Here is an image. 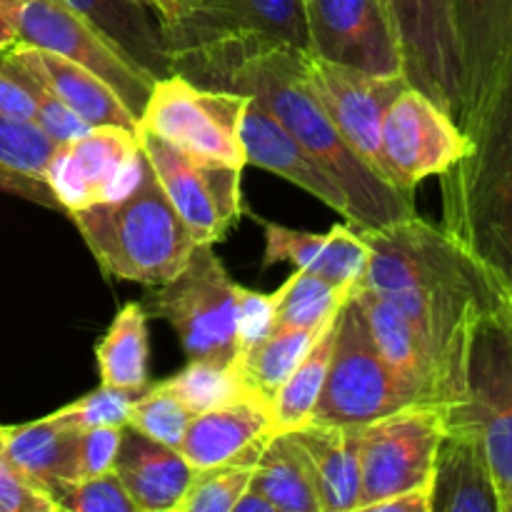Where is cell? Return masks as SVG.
Masks as SVG:
<instances>
[{
  "label": "cell",
  "instance_id": "1",
  "mask_svg": "<svg viewBox=\"0 0 512 512\" xmlns=\"http://www.w3.org/2000/svg\"><path fill=\"white\" fill-rule=\"evenodd\" d=\"M358 233L370 258L355 288L393 300L448 365V373L463 358L475 320L512 310L505 280L443 225L413 213Z\"/></svg>",
  "mask_w": 512,
  "mask_h": 512
},
{
  "label": "cell",
  "instance_id": "2",
  "mask_svg": "<svg viewBox=\"0 0 512 512\" xmlns=\"http://www.w3.org/2000/svg\"><path fill=\"white\" fill-rule=\"evenodd\" d=\"M303 53L298 48H273L248 55L220 78V88L253 95L338 180L348 195L353 228H383L413 215V195L375 173L335 128L305 80Z\"/></svg>",
  "mask_w": 512,
  "mask_h": 512
},
{
  "label": "cell",
  "instance_id": "3",
  "mask_svg": "<svg viewBox=\"0 0 512 512\" xmlns=\"http://www.w3.org/2000/svg\"><path fill=\"white\" fill-rule=\"evenodd\" d=\"M465 133L473 140L470 153L438 175L443 228L512 293V53Z\"/></svg>",
  "mask_w": 512,
  "mask_h": 512
},
{
  "label": "cell",
  "instance_id": "4",
  "mask_svg": "<svg viewBox=\"0 0 512 512\" xmlns=\"http://www.w3.org/2000/svg\"><path fill=\"white\" fill-rule=\"evenodd\" d=\"M155 20L173 73L188 68L208 83L248 55L310 50L305 0H165Z\"/></svg>",
  "mask_w": 512,
  "mask_h": 512
},
{
  "label": "cell",
  "instance_id": "5",
  "mask_svg": "<svg viewBox=\"0 0 512 512\" xmlns=\"http://www.w3.org/2000/svg\"><path fill=\"white\" fill-rule=\"evenodd\" d=\"M105 278L155 288L173 280L198 243L145 160L138 185L123 198L68 213Z\"/></svg>",
  "mask_w": 512,
  "mask_h": 512
},
{
  "label": "cell",
  "instance_id": "6",
  "mask_svg": "<svg viewBox=\"0 0 512 512\" xmlns=\"http://www.w3.org/2000/svg\"><path fill=\"white\" fill-rule=\"evenodd\" d=\"M445 430L480 440L498 490L512 512V310L475 320L463 360L460 398L445 405Z\"/></svg>",
  "mask_w": 512,
  "mask_h": 512
},
{
  "label": "cell",
  "instance_id": "7",
  "mask_svg": "<svg viewBox=\"0 0 512 512\" xmlns=\"http://www.w3.org/2000/svg\"><path fill=\"white\" fill-rule=\"evenodd\" d=\"M148 315L170 323L188 360L238 365V283L215 245H195L185 268L148 293Z\"/></svg>",
  "mask_w": 512,
  "mask_h": 512
},
{
  "label": "cell",
  "instance_id": "8",
  "mask_svg": "<svg viewBox=\"0 0 512 512\" xmlns=\"http://www.w3.org/2000/svg\"><path fill=\"white\" fill-rule=\"evenodd\" d=\"M250 95L200 85L183 73L155 80L138 128L205 163L245 168L240 118Z\"/></svg>",
  "mask_w": 512,
  "mask_h": 512
},
{
  "label": "cell",
  "instance_id": "9",
  "mask_svg": "<svg viewBox=\"0 0 512 512\" xmlns=\"http://www.w3.org/2000/svg\"><path fill=\"white\" fill-rule=\"evenodd\" d=\"M410 403H428L380 355L358 300L350 295L338 313L335 350L323 393L315 403V423L365 425Z\"/></svg>",
  "mask_w": 512,
  "mask_h": 512
},
{
  "label": "cell",
  "instance_id": "10",
  "mask_svg": "<svg viewBox=\"0 0 512 512\" xmlns=\"http://www.w3.org/2000/svg\"><path fill=\"white\" fill-rule=\"evenodd\" d=\"M445 438L443 405L410 403L360 425V500L355 512L433 483L435 455Z\"/></svg>",
  "mask_w": 512,
  "mask_h": 512
},
{
  "label": "cell",
  "instance_id": "11",
  "mask_svg": "<svg viewBox=\"0 0 512 512\" xmlns=\"http://www.w3.org/2000/svg\"><path fill=\"white\" fill-rule=\"evenodd\" d=\"M15 28L20 43L53 50L83 65L128 105L135 118L143 113L158 78L65 0H23L15 13Z\"/></svg>",
  "mask_w": 512,
  "mask_h": 512
},
{
  "label": "cell",
  "instance_id": "12",
  "mask_svg": "<svg viewBox=\"0 0 512 512\" xmlns=\"http://www.w3.org/2000/svg\"><path fill=\"white\" fill-rule=\"evenodd\" d=\"M473 140L458 120L423 90L408 88L390 103L380 130V158L385 178L413 195L423 180L438 178L463 160Z\"/></svg>",
  "mask_w": 512,
  "mask_h": 512
},
{
  "label": "cell",
  "instance_id": "13",
  "mask_svg": "<svg viewBox=\"0 0 512 512\" xmlns=\"http://www.w3.org/2000/svg\"><path fill=\"white\" fill-rule=\"evenodd\" d=\"M138 130L140 148L175 213L188 225L195 243L215 245L228 238L243 218V170L190 158L148 130Z\"/></svg>",
  "mask_w": 512,
  "mask_h": 512
},
{
  "label": "cell",
  "instance_id": "14",
  "mask_svg": "<svg viewBox=\"0 0 512 512\" xmlns=\"http://www.w3.org/2000/svg\"><path fill=\"white\" fill-rule=\"evenodd\" d=\"M145 170L138 130L123 125H93L85 135L58 145L43 180L60 210L88 208L123 198L138 185Z\"/></svg>",
  "mask_w": 512,
  "mask_h": 512
},
{
  "label": "cell",
  "instance_id": "15",
  "mask_svg": "<svg viewBox=\"0 0 512 512\" xmlns=\"http://www.w3.org/2000/svg\"><path fill=\"white\" fill-rule=\"evenodd\" d=\"M303 68L310 90L323 103L325 113L330 115L340 135L375 173L385 178L383 158H380V130L390 103L410 85L405 73H365L318 58L310 50L303 53Z\"/></svg>",
  "mask_w": 512,
  "mask_h": 512
},
{
  "label": "cell",
  "instance_id": "16",
  "mask_svg": "<svg viewBox=\"0 0 512 512\" xmlns=\"http://www.w3.org/2000/svg\"><path fill=\"white\" fill-rule=\"evenodd\" d=\"M310 53L365 73H405L403 45L385 0H305Z\"/></svg>",
  "mask_w": 512,
  "mask_h": 512
},
{
  "label": "cell",
  "instance_id": "17",
  "mask_svg": "<svg viewBox=\"0 0 512 512\" xmlns=\"http://www.w3.org/2000/svg\"><path fill=\"white\" fill-rule=\"evenodd\" d=\"M398 28L405 78L460 125L463 75L453 28V0H385Z\"/></svg>",
  "mask_w": 512,
  "mask_h": 512
},
{
  "label": "cell",
  "instance_id": "18",
  "mask_svg": "<svg viewBox=\"0 0 512 512\" xmlns=\"http://www.w3.org/2000/svg\"><path fill=\"white\" fill-rule=\"evenodd\" d=\"M453 28L463 75L460 128L465 130L512 53V0H453Z\"/></svg>",
  "mask_w": 512,
  "mask_h": 512
},
{
  "label": "cell",
  "instance_id": "19",
  "mask_svg": "<svg viewBox=\"0 0 512 512\" xmlns=\"http://www.w3.org/2000/svg\"><path fill=\"white\" fill-rule=\"evenodd\" d=\"M240 143L245 150V165H255V168L290 180L350 223L353 213H350L348 195L340 188L338 180L253 95L248 98L243 118H240Z\"/></svg>",
  "mask_w": 512,
  "mask_h": 512
},
{
  "label": "cell",
  "instance_id": "20",
  "mask_svg": "<svg viewBox=\"0 0 512 512\" xmlns=\"http://www.w3.org/2000/svg\"><path fill=\"white\" fill-rule=\"evenodd\" d=\"M353 298L358 300L360 310L365 315L370 335L378 345L385 363L400 375L408 385H413L423 400L438 405L450 403V383L448 370L443 360L438 358L428 340L420 335L408 320V315L393 303L370 290H353Z\"/></svg>",
  "mask_w": 512,
  "mask_h": 512
},
{
  "label": "cell",
  "instance_id": "21",
  "mask_svg": "<svg viewBox=\"0 0 512 512\" xmlns=\"http://www.w3.org/2000/svg\"><path fill=\"white\" fill-rule=\"evenodd\" d=\"M0 63L13 73L38 80L50 93L58 95L73 113H78L85 123L123 125V128L138 125V118L130 113L128 105L103 80L95 78L90 70L73 63L65 55L18 43L0 53Z\"/></svg>",
  "mask_w": 512,
  "mask_h": 512
},
{
  "label": "cell",
  "instance_id": "22",
  "mask_svg": "<svg viewBox=\"0 0 512 512\" xmlns=\"http://www.w3.org/2000/svg\"><path fill=\"white\" fill-rule=\"evenodd\" d=\"M265 233L263 268L290 263L335 285L355 288L368 268L370 250L353 225H333L328 233H308L258 218Z\"/></svg>",
  "mask_w": 512,
  "mask_h": 512
},
{
  "label": "cell",
  "instance_id": "23",
  "mask_svg": "<svg viewBox=\"0 0 512 512\" xmlns=\"http://www.w3.org/2000/svg\"><path fill=\"white\" fill-rule=\"evenodd\" d=\"M273 433L270 403L253 393H240L228 403L193 415L178 450L190 468L208 470L230 463Z\"/></svg>",
  "mask_w": 512,
  "mask_h": 512
},
{
  "label": "cell",
  "instance_id": "24",
  "mask_svg": "<svg viewBox=\"0 0 512 512\" xmlns=\"http://www.w3.org/2000/svg\"><path fill=\"white\" fill-rule=\"evenodd\" d=\"M113 470L138 512H175L195 475L178 448L155 443L133 428H125Z\"/></svg>",
  "mask_w": 512,
  "mask_h": 512
},
{
  "label": "cell",
  "instance_id": "25",
  "mask_svg": "<svg viewBox=\"0 0 512 512\" xmlns=\"http://www.w3.org/2000/svg\"><path fill=\"white\" fill-rule=\"evenodd\" d=\"M433 512H500L488 458L473 435L445 430L435 455Z\"/></svg>",
  "mask_w": 512,
  "mask_h": 512
},
{
  "label": "cell",
  "instance_id": "26",
  "mask_svg": "<svg viewBox=\"0 0 512 512\" xmlns=\"http://www.w3.org/2000/svg\"><path fill=\"white\" fill-rule=\"evenodd\" d=\"M293 433L313 460L323 512H355L360 500V425L310 420Z\"/></svg>",
  "mask_w": 512,
  "mask_h": 512
},
{
  "label": "cell",
  "instance_id": "27",
  "mask_svg": "<svg viewBox=\"0 0 512 512\" xmlns=\"http://www.w3.org/2000/svg\"><path fill=\"white\" fill-rule=\"evenodd\" d=\"M80 433L45 418L5 428L3 458L50 495L75 480Z\"/></svg>",
  "mask_w": 512,
  "mask_h": 512
},
{
  "label": "cell",
  "instance_id": "28",
  "mask_svg": "<svg viewBox=\"0 0 512 512\" xmlns=\"http://www.w3.org/2000/svg\"><path fill=\"white\" fill-rule=\"evenodd\" d=\"M250 488L263 493L278 512H323L310 455L295 433H273L260 450Z\"/></svg>",
  "mask_w": 512,
  "mask_h": 512
},
{
  "label": "cell",
  "instance_id": "29",
  "mask_svg": "<svg viewBox=\"0 0 512 512\" xmlns=\"http://www.w3.org/2000/svg\"><path fill=\"white\" fill-rule=\"evenodd\" d=\"M70 8L103 30L118 48H123L138 65L148 68L155 78L173 73L163 40H160L158 20H153L145 5L133 0H65Z\"/></svg>",
  "mask_w": 512,
  "mask_h": 512
},
{
  "label": "cell",
  "instance_id": "30",
  "mask_svg": "<svg viewBox=\"0 0 512 512\" xmlns=\"http://www.w3.org/2000/svg\"><path fill=\"white\" fill-rule=\"evenodd\" d=\"M148 310L143 303H125L115 313L103 340L95 345L100 380L110 388L140 390L148 385L150 330Z\"/></svg>",
  "mask_w": 512,
  "mask_h": 512
},
{
  "label": "cell",
  "instance_id": "31",
  "mask_svg": "<svg viewBox=\"0 0 512 512\" xmlns=\"http://www.w3.org/2000/svg\"><path fill=\"white\" fill-rule=\"evenodd\" d=\"M345 305V303H343ZM340 313V310H338ZM338 313L330 315L320 328L318 338L310 345L298 368L290 373L283 388L270 400V415H273L275 433H293L300 425L310 423L315 403L323 393L325 378H328L330 358L335 350V333H338Z\"/></svg>",
  "mask_w": 512,
  "mask_h": 512
},
{
  "label": "cell",
  "instance_id": "32",
  "mask_svg": "<svg viewBox=\"0 0 512 512\" xmlns=\"http://www.w3.org/2000/svg\"><path fill=\"white\" fill-rule=\"evenodd\" d=\"M323 328V325H320ZM320 328H273L268 338L240 355L238 375L245 393L258 395L260 400L270 403L285 380L290 378L310 345L318 338Z\"/></svg>",
  "mask_w": 512,
  "mask_h": 512
},
{
  "label": "cell",
  "instance_id": "33",
  "mask_svg": "<svg viewBox=\"0 0 512 512\" xmlns=\"http://www.w3.org/2000/svg\"><path fill=\"white\" fill-rule=\"evenodd\" d=\"M353 290L295 270L275 293H270L275 303V328H320L343 308Z\"/></svg>",
  "mask_w": 512,
  "mask_h": 512
},
{
  "label": "cell",
  "instance_id": "34",
  "mask_svg": "<svg viewBox=\"0 0 512 512\" xmlns=\"http://www.w3.org/2000/svg\"><path fill=\"white\" fill-rule=\"evenodd\" d=\"M265 443L268 440L253 445L230 463L215 465L208 470H195L188 493L183 495L175 512H233L238 498L253 480L255 465H258L260 450Z\"/></svg>",
  "mask_w": 512,
  "mask_h": 512
},
{
  "label": "cell",
  "instance_id": "35",
  "mask_svg": "<svg viewBox=\"0 0 512 512\" xmlns=\"http://www.w3.org/2000/svg\"><path fill=\"white\" fill-rule=\"evenodd\" d=\"M168 393H173L193 415L205 413L220 403H228L235 395L245 393L240 383L238 365L218 363V360L193 358L180 373L160 380Z\"/></svg>",
  "mask_w": 512,
  "mask_h": 512
},
{
  "label": "cell",
  "instance_id": "36",
  "mask_svg": "<svg viewBox=\"0 0 512 512\" xmlns=\"http://www.w3.org/2000/svg\"><path fill=\"white\" fill-rule=\"evenodd\" d=\"M190 420H193V413L173 393H168L160 383H148L133 400L128 428L138 430L140 435L155 443L180 448Z\"/></svg>",
  "mask_w": 512,
  "mask_h": 512
},
{
  "label": "cell",
  "instance_id": "37",
  "mask_svg": "<svg viewBox=\"0 0 512 512\" xmlns=\"http://www.w3.org/2000/svg\"><path fill=\"white\" fill-rule=\"evenodd\" d=\"M135 398H138L135 390L110 388V385L100 383V388L63 405L48 418L75 433H85L93 428H128V415Z\"/></svg>",
  "mask_w": 512,
  "mask_h": 512
},
{
  "label": "cell",
  "instance_id": "38",
  "mask_svg": "<svg viewBox=\"0 0 512 512\" xmlns=\"http://www.w3.org/2000/svg\"><path fill=\"white\" fill-rule=\"evenodd\" d=\"M58 143L30 120L0 115V163L20 173L43 178Z\"/></svg>",
  "mask_w": 512,
  "mask_h": 512
},
{
  "label": "cell",
  "instance_id": "39",
  "mask_svg": "<svg viewBox=\"0 0 512 512\" xmlns=\"http://www.w3.org/2000/svg\"><path fill=\"white\" fill-rule=\"evenodd\" d=\"M53 498L60 510L70 512H138V505L133 503L115 470L88 480L63 483Z\"/></svg>",
  "mask_w": 512,
  "mask_h": 512
},
{
  "label": "cell",
  "instance_id": "40",
  "mask_svg": "<svg viewBox=\"0 0 512 512\" xmlns=\"http://www.w3.org/2000/svg\"><path fill=\"white\" fill-rule=\"evenodd\" d=\"M10 73H13V70H10ZM15 75L23 80L25 88H28V93H30V98H33L35 125H40V128H43L45 133L55 140V143L58 145L70 143V140L80 138V135H85L90 128H93V125L85 123L78 113H73V110H70L68 105L58 98V95L50 93L45 85H40L38 80L28 78V75H20V73H15Z\"/></svg>",
  "mask_w": 512,
  "mask_h": 512
},
{
  "label": "cell",
  "instance_id": "41",
  "mask_svg": "<svg viewBox=\"0 0 512 512\" xmlns=\"http://www.w3.org/2000/svg\"><path fill=\"white\" fill-rule=\"evenodd\" d=\"M58 503L48 490L20 473L0 455V512H58Z\"/></svg>",
  "mask_w": 512,
  "mask_h": 512
},
{
  "label": "cell",
  "instance_id": "42",
  "mask_svg": "<svg viewBox=\"0 0 512 512\" xmlns=\"http://www.w3.org/2000/svg\"><path fill=\"white\" fill-rule=\"evenodd\" d=\"M275 328V303L270 293L238 285V360Z\"/></svg>",
  "mask_w": 512,
  "mask_h": 512
},
{
  "label": "cell",
  "instance_id": "43",
  "mask_svg": "<svg viewBox=\"0 0 512 512\" xmlns=\"http://www.w3.org/2000/svg\"><path fill=\"white\" fill-rule=\"evenodd\" d=\"M123 433L125 428H93L80 433L75 480H88L95 475L110 473L115 458H118L120 443H123Z\"/></svg>",
  "mask_w": 512,
  "mask_h": 512
},
{
  "label": "cell",
  "instance_id": "44",
  "mask_svg": "<svg viewBox=\"0 0 512 512\" xmlns=\"http://www.w3.org/2000/svg\"><path fill=\"white\" fill-rule=\"evenodd\" d=\"M0 193L15 195V198L30 200V203H38L43 208L60 210L58 200H55L53 190L45 183L43 178H35V175L20 173V170L8 168V165L0 163Z\"/></svg>",
  "mask_w": 512,
  "mask_h": 512
},
{
  "label": "cell",
  "instance_id": "45",
  "mask_svg": "<svg viewBox=\"0 0 512 512\" xmlns=\"http://www.w3.org/2000/svg\"><path fill=\"white\" fill-rule=\"evenodd\" d=\"M0 115L35 123V105L28 88L15 73L0 63Z\"/></svg>",
  "mask_w": 512,
  "mask_h": 512
},
{
  "label": "cell",
  "instance_id": "46",
  "mask_svg": "<svg viewBox=\"0 0 512 512\" xmlns=\"http://www.w3.org/2000/svg\"><path fill=\"white\" fill-rule=\"evenodd\" d=\"M368 512H433V483L418 485L405 493L370 505Z\"/></svg>",
  "mask_w": 512,
  "mask_h": 512
},
{
  "label": "cell",
  "instance_id": "47",
  "mask_svg": "<svg viewBox=\"0 0 512 512\" xmlns=\"http://www.w3.org/2000/svg\"><path fill=\"white\" fill-rule=\"evenodd\" d=\"M23 0H0V53L20 43L18 28H15V13Z\"/></svg>",
  "mask_w": 512,
  "mask_h": 512
},
{
  "label": "cell",
  "instance_id": "48",
  "mask_svg": "<svg viewBox=\"0 0 512 512\" xmlns=\"http://www.w3.org/2000/svg\"><path fill=\"white\" fill-rule=\"evenodd\" d=\"M233 512H278V510H275V505L270 503L263 493H258V490L248 485L245 493L238 498V503H235Z\"/></svg>",
  "mask_w": 512,
  "mask_h": 512
},
{
  "label": "cell",
  "instance_id": "49",
  "mask_svg": "<svg viewBox=\"0 0 512 512\" xmlns=\"http://www.w3.org/2000/svg\"><path fill=\"white\" fill-rule=\"evenodd\" d=\"M133 3H138V5H153V8H158V5L165 3V0H133Z\"/></svg>",
  "mask_w": 512,
  "mask_h": 512
},
{
  "label": "cell",
  "instance_id": "50",
  "mask_svg": "<svg viewBox=\"0 0 512 512\" xmlns=\"http://www.w3.org/2000/svg\"><path fill=\"white\" fill-rule=\"evenodd\" d=\"M3 448H5V428L0 425V455H3Z\"/></svg>",
  "mask_w": 512,
  "mask_h": 512
}]
</instances>
